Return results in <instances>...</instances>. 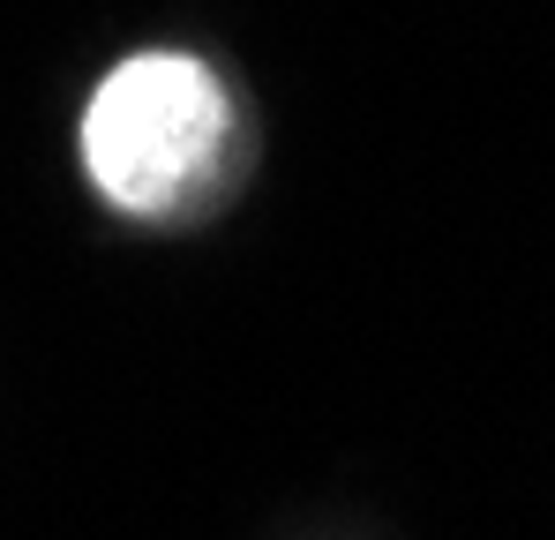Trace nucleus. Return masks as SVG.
<instances>
[{"mask_svg":"<svg viewBox=\"0 0 555 540\" xmlns=\"http://www.w3.org/2000/svg\"><path fill=\"white\" fill-rule=\"evenodd\" d=\"M225 83L195 53H135L98 83L83 113V166L105 203L166 218L195 195L225 143Z\"/></svg>","mask_w":555,"mask_h":540,"instance_id":"1","label":"nucleus"}]
</instances>
